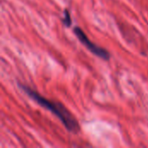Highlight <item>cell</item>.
<instances>
[{
	"instance_id": "cell-1",
	"label": "cell",
	"mask_w": 148,
	"mask_h": 148,
	"mask_svg": "<svg viewBox=\"0 0 148 148\" xmlns=\"http://www.w3.org/2000/svg\"><path fill=\"white\" fill-rule=\"evenodd\" d=\"M20 88L23 90V92L29 96L34 101H36L42 108L50 111L53 114H55L65 127V128L72 133L78 134L80 132V125L77 119L72 114V113L61 102L56 101H52L44 96L41 95L38 92L35 91L31 88L23 83H18Z\"/></svg>"
},
{
	"instance_id": "cell-2",
	"label": "cell",
	"mask_w": 148,
	"mask_h": 148,
	"mask_svg": "<svg viewBox=\"0 0 148 148\" xmlns=\"http://www.w3.org/2000/svg\"><path fill=\"white\" fill-rule=\"evenodd\" d=\"M73 31H74V34L76 36V37L78 38V40L91 52V53H93L94 55H95L96 56H98V57H100L101 59H103V60H105V61H108V60H109V58H110V54H109V52L107 50V49H103V48H101V47H100V46H98V45H96L95 43H94L92 41H90L89 40V38L88 37V36L86 35V33L82 30V29H81L80 27H75L74 29H73Z\"/></svg>"
},
{
	"instance_id": "cell-3",
	"label": "cell",
	"mask_w": 148,
	"mask_h": 148,
	"mask_svg": "<svg viewBox=\"0 0 148 148\" xmlns=\"http://www.w3.org/2000/svg\"><path fill=\"white\" fill-rule=\"evenodd\" d=\"M63 18H62V22L63 23L67 26V27H69L72 23V21H71V16H70V13L69 11V10H65L64 12H63Z\"/></svg>"
}]
</instances>
